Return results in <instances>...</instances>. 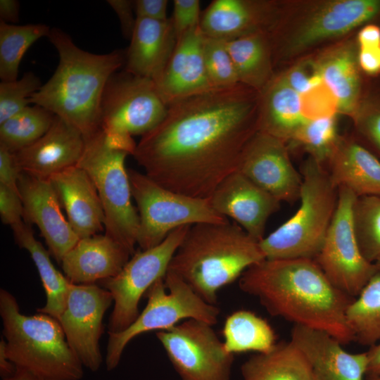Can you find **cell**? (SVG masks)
<instances>
[{
  "instance_id": "1",
  "label": "cell",
  "mask_w": 380,
  "mask_h": 380,
  "mask_svg": "<svg viewBox=\"0 0 380 380\" xmlns=\"http://www.w3.org/2000/svg\"><path fill=\"white\" fill-rule=\"evenodd\" d=\"M260 97V92L239 83L172 102L132 156L165 188L209 199L236 171L244 148L259 131Z\"/></svg>"
},
{
  "instance_id": "2",
  "label": "cell",
  "mask_w": 380,
  "mask_h": 380,
  "mask_svg": "<svg viewBox=\"0 0 380 380\" xmlns=\"http://www.w3.org/2000/svg\"><path fill=\"white\" fill-rule=\"evenodd\" d=\"M239 286L272 316L324 331L342 344L354 341L346 312L355 298L336 287L314 259H265L241 274Z\"/></svg>"
},
{
  "instance_id": "3",
  "label": "cell",
  "mask_w": 380,
  "mask_h": 380,
  "mask_svg": "<svg viewBox=\"0 0 380 380\" xmlns=\"http://www.w3.org/2000/svg\"><path fill=\"white\" fill-rule=\"evenodd\" d=\"M47 37L58 51V64L30 103L52 112L87 137L100 129L101 102L106 84L125 63V53L121 50L104 54L84 51L57 27L51 28Z\"/></svg>"
},
{
  "instance_id": "4",
  "label": "cell",
  "mask_w": 380,
  "mask_h": 380,
  "mask_svg": "<svg viewBox=\"0 0 380 380\" xmlns=\"http://www.w3.org/2000/svg\"><path fill=\"white\" fill-rule=\"evenodd\" d=\"M265 260L259 242L238 224L191 226L167 271L182 278L205 301L217 304L218 291Z\"/></svg>"
},
{
  "instance_id": "5",
  "label": "cell",
  "mask_w": 380,
  "mask_h": 380,
  "mask_svg": "<svg viewBox=\"0 0 380 380\" xmlns=\"http://www.w3.org/2000/svg\"><path fill=\"white\" fill-rule=\"evenodd\" d=\"M0 315L6 353L15 367L48 380L83 377V365L58 319L42 312L21 313L15 298L4 289L0 290Z\"/></svg>"
},
{
  "instance_id": "6",
  "label": "cell",
  "mask_w": 380,
  "mask_h": 380,
  "mask_svg": "<svg viewBox=\"0 0 380 380\" xmlns=\"http://www.w3.org/2000/svg\"><path fill=\"white\" fill-rule=\"evenodd\" d=\"M300 205L296 213L264 237L260 246L267 260L315 259L334 217L338 189L324 166L308 157L300 167Z\"/></svg>"
},
{
  "instance_id": "7",
  "label": "cell",
  "mask_w": 380,
  "mask_h": 380,
  "mask_svg": "<svg viewBox=\"0 0 380 380\" xmlns=\"http://www.w3.org/2000/svg\"><path fill=\"white\" fill-rule=\"evenodd\" d=\"M84 139L77 166L86 171L96 188L105 215V234L133 255L137 244L139 217L132 203L125 165V158L130 154L112 146L101 129Z\"/></svg>"
},
{
  "instance_id": "8",
  "label": "cell",
  "mask_w": 380,
  "mask_h": 380,
  "mask_svg": "<svg viewBox=\"0 0 380 380\" xmlns=\"http://www.w3.org/2000/svg\"><path fill=\"white\" fill-rule=\"evenodd\" d=\"M167 106L151 79L115 72L108 79L101 99L100 129L113 146L133 155L141 137L164 118Z\"/></svg>"
},
{
  "instance_id": "9",
  "label": "cell",
  "mask_w": 380,
  "mask_h": 380,
  "mask_svg": "<svg viewBox=\"0 0 380 380\" xmlns=\"http://www.w3.org/2000/svg\"><path fill=\"white\" fill-rule=\"evenodd\" d=\"M147 304L136 320L126 329L108 332L106 366L115 369L127 345L136 336L148 331L167 330L179 322L195 319L215 325L220 308L201 298L182 278L167 271L145 294Z\"/></svg>"
},
{
  "instance_id": "10",
  "label": "cell",
  "mask_w": 380,
  "mask_h": 380,
  "mask_svg": "<svg viewBox=\"0 0 380 380\" xmlns=\"http://www.w3.org/2000/svg\"><path fill=\"white\" fill-rule=\"evenodd\" d=\"M127 172L139 211L137 244L141 250L158 246L182 226L229 221L214 210L209 199L171 191L135 170L127 169Z\"/></svg>"
},
{
  "instance_id": "11",
  "label": "cell",
  "mask_w": 380,
  "mask_h": 380,
  "mask_svg": "<svg viewBox=\"0 0 380 380\" xmlns=\"http://www.w3.org/2000/svg\"><path fill=\"white\" fill-rule=\"evenodd\" d=\"M191 226L180 227L158 246L134 253L116 276L100 281L113 298L108 332L122 331L136 320L141 297L158 279L165 277Z\"/></svg>"
},
{
  "instance_id": "12",
  "label": "cell",
  "mask_w": 380,
  "mask_h": 380,
  "mask_svg": "<svg viewBox=\"0 0 380 380\" xmlns=\"http://www.w3.org/2000/svg\"><path fill=\"white\" fill-rule=\"evenodd\" d=\"M181 380H230L234 354L228 352L213 325L195 319L156 332Z\"/></svg>"
},
{
  "instance_id": "13",
  "label": "cell",
  "mask_w": 380,
  "mask_h": 380,
  "mask_svg": "<svg viewBox=\"0 0 380 380\" xmlns=\"http://www.w3.org/2000/svg\"><path fill=\"white\" fill-rule=\"evenodd\" d=\"M338 195L334 217L315 260L336 287L355 298L376 272L362 255L355 236L352 211L356 196L345 187L338 188Z\"/></svg>"
},
{
  "instance_id": "14",
  "label": "cell",
  "mask_w": 380,
  "mask_h": 380,
  "mask_svg": "<svg viewBox=\"0 0 380 380\" xmlns=\"http://www.w3.org/2000/svg\"><path fill=\"white\" fill-rule=\"evenodd\" d=\"M113 303V296L106 289L70 282L65 309L58 319L70 348L91 372L98 371L103 362L99 346L103 318Z\"/></svg>"
},
{
  "instance_id": "15",
  "label": "cell",
  "mask_w": 380,
  "mask_h": 380,
  "mask_svg": "<svg viewBox=\"0 0 380 380\" xmlns=\"http://www.w3.org/2000/svg\"><path fill=\"white\" fill-rule=\"evenodd\" d=\"M380 15V0H336L318 5L284 42L272 49V57L299 53L324 40L344 34Z\"/></svg>"
},
{
  "instance_id": "16",
  "label": "cell",
  "mask_w": 380,
  "mask_h": 380,
  "mask_svg": "<svg viewBox=\"0 0 380 380\" xmlns=\"http://www.w3.org/2000/svg\"><path fill=\"white\" fill-rule=\"evenodd\" d=\"M236 171L280 202L300 198L302 176L293 165L286 143L258 131L241 156Z\"/></svg>"
},
{
  "instance_id": "17",
  "label": "cell",
  "mask_w": 380,
  "mask_h": 380,
  "mask_svg": "<svg viewBox=\"0 0 380 380\" xmlns=\"http://www.w3.org/2000/svg\"><path fill=\"white\" fill-rule=\"evenodd\" d=\"M18 189L23 204V220L37 226L50 254L61 264L80 238L63 215L50 180L23 172Z\"/></svg>"
},
{
  "instance_id": "18",
  "label": "cell",
  "mask_w": 380,
  "mask_h": 380,
  "mask_svg": "<svg viewBox=\"0 0 380 380\" xmlns=\"http://www.w3.org/2000/svg\"><path fill=\"white\" fill-rule=\"evenodd\" d=\"M209 201L216 212L234 220L258 242L264 238L267 220L279 210L281 204L238 171L220 183Z\"/></svg>"
},
{
  "instance_id": "19",
  "label": "cell",
  "mask_w": 380,
  "mask_h": 380,
  "mask_svg": "<svg viewBox=\"0 0 380 380\" xmlns=\"http://www.w3.org/2000/svg\"><path fill=\"white\" fill-rule=\"evenodd\" d=\"M290 341L305 356L314 380H363L367 374V352L348 353L324 331L294 324Z\"/></svg>"
},
{
  "instance_id": "20",
  "label": "cell",
  "mask_w": 380,
  "mask_h": 380,
  "mask_svg": "<svg viewBox=\"0 0 380 380\" xmlns=\"http://www.w3.org/2000/svg\"><path fill=\"white\" fill-rule=\"evenodd\" d=\"M203 39L204 34L198 25L177 39L167 65L160 77L154 82L167 106L214 89L205 67Z\"/></svg>"
},
{
  "instance_id": "21",
  "label": "cell",
  "mask_w": 380,
  "mask_h": 380,
  "mask_svg": "<svg viewBox=\"0 0 380 380\" xmlns=\"http://www.w3.org/2000/svg\"><path fill=\"white\" fill-rule=\"evenodd\" d=\"M84 137L77 128L56 115L39 139L14 153L22 172L42 179L77 165L84 151Z\"/></svg>"
},
{
  "instance_id": "22",
  "label": "cell",
  "mask_w": 380,
  "mask_h": 380,
  "mask_svg": "<svg viewBox=\"0 0 380 380\" xmlns=\"http://www.w3.org/2000/svg\"><path fill=\"white\" fill-rule=\"evenodd\" d=\"M274 4L214 0L201 14L200 27L208 37L228 41L255 32L270 33L277 19Z\"/></svg>"
},
{
  "instance_id": "23",
  "label": "cell",
  "mask_w": 380,
  "mask_h": 380,
  "mask_svg": "<svg viewBox=\"0 0 380 380\" xmlns=\"http://www.w3.org/2000/svg\"><path fill=\"white\" fill-rule=\"evenodd\" d=\"M49 179L66 212L68 222L80 239L96 235L103 230V205L96 188L85 170L76 165Z\"/></svg>"
},
{
  "instance_id": "24",
  "label": "cell",
  "mask_w": 380,
  "mask_h": 380,
  "mask_svg": "<svg viewBox=\"0 0 380 380\" xmlns=\"http://www.w3.org/2000/svg\"><path fill=\"white\" fill-rule=\"evenodd\" d=\"M132 255L121 243L107 234L80 239L65 255L61 265L73 284H95L116 276Z\"/></svg>"
},
{
  "instance_id": "25",
  "label": "cell",
  "mask_w": 380,
  "mask_h": 380,
  "mask_svg": "<svg viewBox=\"0 0 380 380\" xmlns=\"http://www.w3.org/2000/svg\"><path fill=\"white\" fill-rule=\"evenodd\" d=\"M170 19L156 20L137 18L125 53V71L156 82L161 75L176 45Z\"/></svg>"
},
{
  "instance_id": "26",
  "label": "cell",
  "mask_w": 380,
  "mask_h": 380,
  "mask_svg": "<svg viewBox=\"0 0 380 380\" xmlns=\"http://www.w3.org/2000/svg\"><path fill=\"white\" fill-rule=\"evenodd\" d=\"M335 187H345L356 197L380 196V160L355 139L339 137L325 164Z\"/></svg>"
},
{
  "instance_id": "27",
  "label": "cell",
  "mask_w": 380,
  "mask_h": 380,
  "mask_svg": "<svg viewBox=\"0 0 380 380\" xmlns=\"http://www.w3.org/2000/svg\"><path fill=\"white\" fill-rule=\"evenodd\" d=\"M323 82L335 96L338 111L355 116L363 96V82L353 44L327 50L315 61Z\"/></svg>"
},
{
  "instance_id": "28",
  "label": "cell",
  "mask_w": 380,
  "mask_h": 380,
  "mask_svg": "<svg viewBox=\"0 0 380 380\" xmlns=\"http://www.w3.org/2000/svg\"><path fill=\"white\" fill-rule=\"evenodd\" d=\"M260 94L259 131L287 143L308 121L301 111L300 95L280 75Z\"/></svg>"
},
{
  "instance_id": "29",
  "label": "cell",
  "mask_w": 380,
  "mask_h": 380,
  "mask_svg": "<svg viewBox=\"0 0 380 380\" xmlns=\"http://www.w3.org/2000/svg\"><path fill=\"white\" fill-rule=\"evenodd\" d=\"M241 373L243 380H314L309 363L291 341L253 355L241 365Z\"/></svg>"
},
{
  "instance_id": "30",
  "label": "cell",
  "mask_w": 380,
  "mask_h": 380,
  "mask_svg": "<svg viewBox=\"0 0 380 380\" xmlns=\"http://www.w3.org/2000/svg\"><path fill=\"white\" fill-rule=\"evenodd\" d=\"M11 229L15 243L29 252L45 291L46 303L37 311L58 319L65 307L70 281L54 267L49 251L35 239L29 224L23 220Z\"/></svg>"
},
{
  "instance_id": "31",
  "label": "cell",
  "mask_w": 380,
  "mask_h": 380,
  "mask_svg": "<svg viewBox=\"0 0 380 380\" xmlns=\"http://www.w3.org/2000/svg\"><path fill=\"white\" fill-rule=\"evenodd\" d=\"M225 43L239 82L260 93L273 78L269 33L255 32Z\"/></svg>"
},
{
  "instance_id": "32",
  "label": "cell",
  "mask_w": 380,
  "mask_h": 380,
  "mask_svg": "<svg viewBox=\"0 0 380 380\" xmlns=\"http://www.w3.org/2000/svg\"><path fill=\"white\" fill-rule=\"evenodd\" d=\"M222 335L226 350L232 354L267 352L277 342L269 322L246 310L234 311L227 317Z\"/></svg>"
},
{
  "instance_id": "33",
  "label": "cell",
  "mask_w": 380,
  "mask_h": 380,
  "mask_svg": "<svg viewBox=\"0 0 380 380\" xmlns=\"http://www.w3.org/2000/svg\"><path fill=\"white\" fill-rule=\"evenodd\" d=\"M347 321L354 341L372 346L380 341V274L376 272L350 304Z\"/></svg>"
},
{
  "instance_id": "34",
  "label": "cell",
  "mask_w": 380,
  "mask_h": 380,
  "mask_svg": "<svg viewBox=\"0 0 380 380\" xmlns=\"http://www.w3.org/2000/svg\"><path fill=\"white\" fill-rule=\"evenodd\" d=\"M51 28L45 24L16 25L0 21V78L3 82L17 80L23 55Z\"/></svg>"
},
{
  "instance_id": "35",
  "label": "cell",
  "mask_w": 380,
  "mask_h": 380,
  "mask_svg": "<svg viewBox=\"0 0 380 380\" xmlns=\"http://www.w3.org/2000/svg\"><path fill=\"white\" fill-rule=\"evenodd\" d=\"M56 115L33 105L0 124V145L16 153L36 142L51 127Z\"/></svg>"
},
{
  "instance_id": "36",
  "label": "cell",
  "mask_w": 380,
  "mask_h": 380,
  "mask_svg": "<svg viewBox=\"0 0 380 380\" xmlns=\"http://www.w3.org/2000/svg\"><path fill=\"white\" fill-rule=\"evenodd\" d=\"M352 217L360 251L374 263L380 257V196L356 198Z\"/></svg>"
},
{
  "instance_id": "37",
  "label": "cell",
  "mask_w": 380,
  "mask_h": 380,
  "mask_svg": "<svg viewBox=\"0 0 380 380\" xmlns=\"http://www.w3.org/2000/svg\"><path fill=\"white\" fill-rule=\"evenodd\" d=\"M336 115L308 120L290 142L299 146L317 162L325 166L339 139Z\"/></svg>"
},
{
  "instance_id": "38",
  "label": "cell",
  "mask_w": 380,
  "mask_h": 380,
  "mask_svg": "<svg viewBox=\"0 0 380 380\" xmlns=\"http://www.w3.org/2000/svg\"><path fill=\"white\" fill-rule=\"evenodd\" d=\"M203 52L207 75L213 88L240 83L224 40L204 35Z\"/></svg>"
},
{
  "instance_id": "39",
  "label": "cell",
  "mask_w": 380,
  "mask_h": 380,
  "mask_svg": "<svg viewBox=\"0 0 380 380\" xmlns=\"http://www.w3.org/2000/svg\"><path fill=\"white\" fill-rule=\"evenodd\" d=\"M42 86L39 78L27 72L20 80L0 83V124L29 106L30 99Z\"/></svg>"
},
{
  "instance_id": "40",
  "label": "cell",
  "mask_w": 380,
  "mask_h": 380,
  "mask_svg": "<svg viewBox=\"0 0 380 380\" xmlns=\"http://www.w3.org/2000/svg\"><path fill=\"white\" fill-rule=\"evenodd\" d=\"M360 144L380 158V87L362 99L354 116Z\"/></svg>"
},
{
  "instance_id": "41",
  "label": "cell",
  "mask_w": 380,
  "mask_h": 380,
  "mask_svg": "<svg viewBox=\"0 0 380 380\" xmlns=\"http://www.w3.org/2000/svg\"><path fill=\"white\" fill-rule=\"evenodd\" d=\"M357 61L367 75H380V27L375 24L364 26L358 32Z\"/></svg>"
},
{
  "instance_id": "42",
  "label": "cell",
  "mask_w": 380,
  "mask_h": 380,
  "mask_svg": "<svg viewBox=\"0 0 380 380\" xmlns=\"http://www.w3.org/2000/svg\"><path fill=\"white\" fill-rule=\"evenodd\" d=\"M301 111L308 120L330 117L338 111L337 101L322 82L300 95Z\"/></svg>"
},
{
  "instance_id": "43",
  "label": "cell",
  "mask_w": 380,
  "mask_h": 380,
  "mask_svg": "<svg viewBox=\"0 0 380 380\" xmlns=\"http://www.w3.org/2000/svg\"><path fill=\"white\" fill-rule=\"evenodd\" d=\"M300 95L323 82L315 61H305L280 75Z\"/></svg>"
},
{
  "instance_id": "44",
  "label": "cell",
  "mask_w": 380,
  "mask_h": 380,
  "mask_svg": "<svg viewBox=\"0 0 380 380\" xmlns=\"http://www.w3.org/2000/svg\"><path fill=\"white\" fill-rule=\"evenodd\" d=\"M170 18L177 39L187 31L200 25L201 8L198 0H175Z\"/></svg>"
},
{
  "instance_id": "45",
  "label": "cell",
  "mask_w": 380,
  "mask_h": 380,
  "mask_svg": "<svg viewBox=\"0 0 380 380\" xmlns=\"http://www.w3.org/2000/svg\"><path fill=\"white\" fill-rule=\"evenodd\" d=\"M23 204L20 195L0 184V217L11 227L23 221Z\"/></svg>"
},
{
  "instance_id": "46",
  "label": "cell",
  "mask_w": 380,
  "mask_h": 380,
  "mask_svg": "<svg viewBox=\"0 0 380 380\" xmlns=\"http://www.w3.org/2000/svg\"><path fill=\"white\" fill-rule=\"evenodd\" d=\"M22 172L15 153L0 145V184L20 194L18 182Z\"/></svg>"
},
{
  "instance_id": "47",
  "label": "cell",
  "mask_w": 380,
  "mask_h": 380,
  "mask_svg": "<svg viewBox=\"0 0 380 380\" xmlns=\"http://www.w3.org/2000/svg\"><path fill=\"white\" fill-rule=\"evenodd\" d=\"M108 4L117 14L123 36L130 39L137 18H134V1L129 0H108Z\"/></svg>"
},
{
  "instance_id": "48",
  "label": "cell",
  "mask_w": 380,
  "mask_h": 380,
  "mask_svg": "<svg viewBox=\"0 0 380 380\" xmlns=\"http://www.w3.org/2000/svg\"><path fill=\"white\" fill-rule=\"evenodd\" d=\"M167 0H136L134 10L136 18L156 20H165L167 18Z\"/></svg>"
},
{
  "instance_id": "49",
  "label": "cell",
  "mask_w": 380,
  "mask_h": 380,
  "mask_svg": "<svg viewBox=\"0 0 380 380\" xmlns=\"http://www.w3.org/2000/svg\"><path fill=\"white\" fill-rule=\"evenodd\" d=\"M20 4L16 0H0V21L15 23L19 20Z\"/></svg>"
},
{
  "instance_id": "50",
  "label": "cell",
  "mask_w": 380,
  "mask_h": 380,
  "mask_svg": "<svg viewBox=\"0 0 380 380\" xmlns=\"http://www.w3.org/2000/svg\"><path fill=\"white\" fill-rule=\"evenodd\" d=\"M368 366L366 375L369 380L380 376V341L369 347L367 351Z\"/></svg>"
},
{
  "instance_id": "51",
  "label": "cell",
  "mask_w": 380,
  "mask_h": 380,
  "mask_svg": "<svg viewBox=\"0 0 380 380\" xmlns=\"http://www.w3.org/2000/svg\"><path fill=\"white\" fill-rule=\"evenodd\" d=\"M15 370V366L11 362L6 353V341H0V375L2 379L11 376Z\"/></svg>"
},
{
  "instance_id": "52",
  "label": "cell",
  "mask_w": 380,
  "mask_h": 380,
  "mask_svg": "<svg viewBox=\"0 0 380 380\" xmlns=\"http://www.w3.org/2000/svg\"><path fill=\"white\" fill-rule=\"evenodd\" d=\"M2 380H48L40 377L25 369L15 367L14 373Z\"/></svg>"
},
{
  "instance_id": "53",
  "label": "cell",
  "mask_w": 380,
  "mask_h": 380,
  "mask_svg": "<svg viewBox=\"0 0 380 380\" xmlns=\"http://www.w3.org/2000/svg\"><path fill=\"white\" fill-rule=\"evenodd\" d=\"M376 272L380 274V257L374 262Z\"/></svg>"
},
{
  "instance_id": "54",
  "label": "cell",
  "mask_w": 380,
  "mask_h": 380,
  "mask_svg": "<svg viewBox=\"0 0 380 380\" xmlns=\"http://www.w3.org/2000/svg\"><path fill=\"white\" fill-rule=\"evenodd\" d=\"M369 380H380V376L375 379H369Z\"/></svg>"
}]
</instances>
